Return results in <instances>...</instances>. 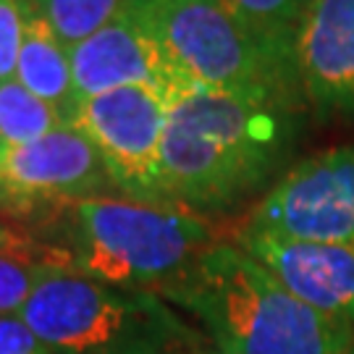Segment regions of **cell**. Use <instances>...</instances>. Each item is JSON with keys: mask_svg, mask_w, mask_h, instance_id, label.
<instances>
[{"mask_svg": "<svg viewBox=\"0 0 354 354\" xmlns=\"http://www.w3.org/2000/svg\"><path fill=\"white\" fill-rule=\"evenodd\" d=\"M29 0H0V84L16 79Z\"/></svg>", "mask_w": 354, "mask_h": 354, "instance_id": "obj_17", "label": "cell"}, {"mask_svg": "<svg viewBox=\"0 0 354 354\" xmlns=\"http://www.w3.org/2000/svg\"><path fill=\"white\" fill-rule=\"evenodd\" d=\"M53 354H174L189 328L150 289H124L61 268L19 310Z\"/></svg>", "mask_w": 354, "mask_h": 354, "instance_id": "obj_3", "label": "cell"}, {"mask_svg": "<svg viewBox=\"0 0 354 354\" xmlns=\"http://www.w3.org/2000/svg\"><path fill=\"white\" fill-rule=\"evenodd\" d=\"M76 105L121 87H152L171 102L197 92L168 58L160 39L127 8L92 37L68 48Z\"/></svg>", "mask_w": 354, "mask_h": 354, "instance_id": "obj_9", "label": "cell"}, {"mask_svg": "<svg viewBox=\"0 0 354 354\" xmlns=\"http://www.w3.org/2000/svg\"><path fill=\"white\" fill-rule=\"evenodd\" d=\"M113 187L92 142L64 127L29 145H0V207L32 213L42 205H74Z\"/></svg>", "mask_w": 354, "mask_h": 354, "instance_id": "obj_8", "label": "cell"}, {"mask_svg": "<svg viewBox=\"0 0 354 354\" xmlns=\"http://www.w3.org/2000/svg\"><path fill=\"white\" fill-rule=\"evenodd\" d=\"M68 239L79 273L124 289H158L213 247L203 215L115 197L68 205Z\"/></svg>", "mask_w": 354, "mask_h": 354, "instance_id": "obj_4", "label": "cell"}, {"mask_svg": "<svg viewBox=\"0 0 354 354\" xmlns=\"http://www.w3.org/2000/svg\"><path fill=\"white\" fill-rule=\"evenodd\" d=\"M68 48L92 37L129 8V0H32Z\"/></svg>", "mask_w": 354, "mask_h": 354, "instance_id": "obj_16", "label": "cell"}, {"mask_svg": "<svg viewBox=\"0 0 354 354\" xmlns=\"http://www.w3.org/2000/svg\"><path fill=\"white\" fill-rule=\"evenodd\" d=\"M302 97L326 115H354V0H310L294 42Z\"/></svg>", "mask_w": 354, "mask_h": 354, "instance_id": "obj_11", "label": "cell"}, {"mask_svg": "<svg viewBox=\"0 0 354 354\" xmlns=\"http://www.w3.org/2000/svg\"><path fill=\"white\" fill-rule=\"evenodd\" d=\"M171 105L152 87H121L79 102L68 121L92 142L127 200L165 205L160 160Z\"/></svg>", "mask_w": 354, "mask_h": 354, "instance_id": "obj_6", "label": "cell"}, {"mask_svg": "<svg viewBox=\"0 0 354 354\" xmlns=\"http://www.w3.org/2000/svg\"><path fill=\"white\" fill-rule=\"evenodd\" d=\"M239 247L317 313L354 326V244L302 241L241 228Z\"/></svg>", "mask_w": 354, "mask_h": 354, "instance_id": "obj_10", "label": "cell"}, {"mask_svg": "<svg viewBox=\"0 0 354 354\" xmlns=\"http://www.w3.org/2000/svg\"><path fill=\"white\" fill-rule=\"evenodd\" d=\"M19 244H26V239H21V236H16V234L0 226V250H11V247H19Z\"/></svg>", "mask_w": 354, "mask_h": 354, "instance_id": "obj_19", "label": "cell"}, {"mask_svg": "<svg viewBox=\"0 0 354 354\" xmlns=\"http://www.w3.org/2000/svg\"><path fill=\"white\" fill-rule=\"evenodd\" d=\"M192 89L297 108L302 89L273 64L221 0H129Z\"/></svg>", "mask_w": 354, "mask_h": 354, "instance_id": "obj_5", "label": "cell"}, {"mask_svg": "<svg viewBox=\"0 0 354 354\" xmlns=\"http://www.w3.org/2000/svg\"><path fill=\"white\" fill-rule=\"evenodd\" d=\"M64 127H71L64 111L39 100L21 82L0 84V145H29Z\"/></svg>", "mask_w": 354, "mask_h": 354, "instance_id": "obj_15", "label": "cell"}, {"mask_svg": "<svg viewBox=\"0 0 354 354\" xmlns=\"http://www.w3.org/2000/svg\"><path fill=\"white\" fill-rule=\"evenodd\" d=\"M273 64L297 79L294 42L310 0H221ZM299 84V82H297Z\"/></svg>", "mask_w": 354, "mask_h": 354, "instance_id": "obj_13", "label": "cell"}, {"mask_svg": "<svg viewBox=\"0 0 354 354\" xmlns=\"http://www.w3.org/2000/svg\"><path fill=\"white\" fill-rule=\"evenodd\" d=\"M294 108L197 89L171 105L163 137L165 205L213 213L266 187L294 145Z\"/></svg>", "mask_w": 354, "mask_h": 354, "instance_id": "obj_1", "label": "cell"}, {"mask_svg": "<svg viewBox=\"0 0 354 354\" xmlns=\"http://www.w3.org/2000/svg\"><path fill=\"white\" fill-rule=\"evenodd\" d=\"M16 82H21L39 100L50 102L58 111H64L66 118L71 121L76 111V95L68 45L39 16L32 0H29V11H26L24 42H21V53H19Z\"/></svg>", "mask_w": 354, "mask_h": 354, "instance_id": "obj_12", "label": "cell"}, {"mask_svg": "<svg viewBox=\"0 0 354 354\" xmlns=\"http://www.w3.org/2000/svg\"><path fill=\"white\" fill-rule=\"evenodd\" d=\"M247 228L302 241L354 244V147H330L291 165L254 207Z\"/></svg>", "mask_w": 354, "mask_h": 354, "instance_id": "obj_7", "label": "cell"}, {"mask_svg": "<svg viewBox=\"0 0 354 354\" xmlns=\"http://www.w3.org/2000/svg\"><path fill=\"white\" fill-rule=\"evenodd\" d=\"M0 354H53L19 315L0 317Z\"/></svg>", "mask_w": 354, "mask_h": 354, "instance_id": "obj_18", "label": "cell"}, {"mask_svg": "<svg viewBox=\"0 0 354 354\" xmlns=\"http://www.w3.org/2000/svg\"><path fill=\"white\" fill-rule=\"evenodd\" d=\"M158 294L200 320L221 354H349L352 326L297 299L239 244H213Z\"/></svg>", "mask_w": 354, "mask_h": 354, "instance_id": "obj_2", "label": "cell"}, {"mask_svg": "<svg viewBox=\"0 0 354 354\" xmlns=\"http://www.w3.org/2000/svg\"><path fill=\"white\" fill-rule=\"evenodd\" d=\"M61 268H74L66 250L37 247L29 241L0 250V317L19 315L39 283Z\"/></svg>", "mask_w": 354, "mask_h": 354, "instance_id": "obj_14", "label": "cell"}]
</instances>
